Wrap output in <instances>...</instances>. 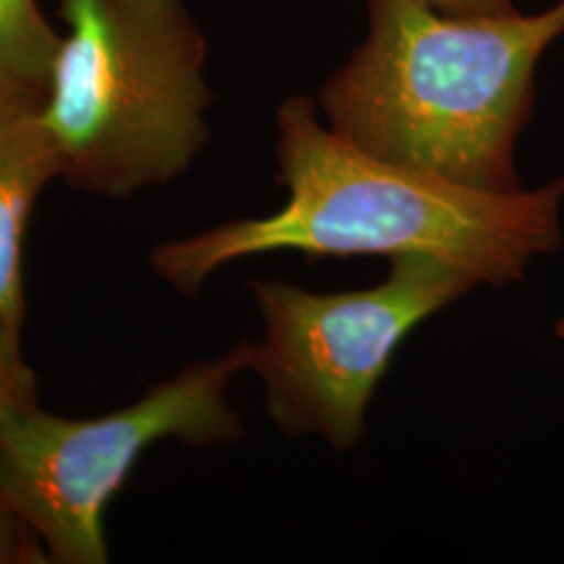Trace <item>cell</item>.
<instances>
[{"label": "cell", "mask_w": 564, "mask_h": 564, "mask_svg": "<svg viewBox=\"0 0 564 564\" xmlns=\"http://www.w3.org/2000/svg\"><path fill=\"white\" fill-rule=\"evenodd\" d=\"M276 121L281 209L153 251V272L184 295L226 263L282 249L316 260L426 256L506 286L561 245L564 176L535 191H479L366 153L321 123L307 97L282 102Z\"/></svg>", "instance_id": "1"}, {"label": "cell", "mask_w": 564, "mask_h": 564, "mask_svg": "<svg viewBox=\"0 0 564 564\" xmlns=\"http://www.w3.org/2000/svg\"><path fill=\"white\" fill-rule=\"evenodd\" d=\"M561 34L563 0L535 15L368 0L366 39L326 80L318 109L333 132L384 162L514 191L535 69Z\"/></svg>", "instance_id": "2"}, {"label": "cell", "mask_w": 564, "mask_h": 564, "mask_svg": "<svg viewBox=\"0 0 564 564\" xmlns=\"http://www.w3.org/2000/svg\"><path fill=\"white\" fill-rule=\"evenodd\" d=\"M42 120L74 188L123 199L184 174L209 139L207 42L184 0H61Z\"/></svg>", "instance_id": "3"}, {"label": "cell", "mask_w": 564, "mask_h": 564, "mask_svg": "<svg viewBox=\"0 0 564 564\" xmlns=\"http://www.w3.org/2000/svg\"><path fill=\"white\" fill-rule=\"evenodd\" d=\"M249 362L251 343L242 341L116 412L69 419L34 405L0 424V494L48 561L107 563L105 510L151 445L237 442L241 419L226 402V389Z\"/></svg>", "instance_id": "4"}, {"label": "cell", "mask_w": 564, "mask_h": 564, "mask_svg": "<svg viewBox=\"0 0 564 564\" xmlns=\"http://www.w3.org/2000/svg\"><path fill=\"white\" fill-rule=\"evenodd\" d=\"M473 286L458 268L426 256L391 260L389 279L362 291L253 282L263 337L251 343L249 368L262 377L270 419L284 433H318L337 449L354 447L402 343Z\"/></svg>", "instance_id": "5"}, {"label": "cell", "mask_w": 564, "mask_h": 564, "mask_svg": "<svg viewBox=\"0 0 564 564\" xmlns=\"http://www.w3.org/2000/svg\"><path fill=\"white\" fill-rule=\"evenodd\" d=\"M55 178L59 158L42 120V95L0 86V318L20 330L23 241L44 186Z\"/></svg>", "instance_id": "6"}, {"label": "cell", "mask_w": 564, "mask_h": 564, "mask_svg": "<svg viewBox=\"0 0 564 564\" xmlns=\"http://www.w3.org/2000/svg\"><path fill=\"white\" fill-rule=\"evenodd\" d=\"M59 44L39 0H0V86L42 95Z\"/></svg>", "instance_id": "7"}, {"label": "cell", "mask_w": 564, "mask_h": 564, "mask_svg": "<svg viewBox=\"0 0 564 564\" xmlns=\"http://www.w3.org/2000/svg\"><path fill=\"white\" fill-rule=\"evenodd\" d=\"M34 405L36 379L21 354L20 328L0 318V424Z\"/></svg>", "instance_id": "8"}, {"label": "cell", "mask_w": 564, "mask_h": 564, "mask_svg": "<svg viewBox=\"0 0 564 564\" xmlns=\"http://www.w3.org/2000/svg\"><path fill=\"white\" fill-rule=\"evenodd\" d=\"M39 538L0 494V564L46 563Z\"/></svg>", "instance_id": "9"}, {"label": "cell", "mask_w": 564, "mask_h": 564, "mask_svg": "<svg viewBox=\"0 0 564 564\" xmlns=\"http://www.w3.org/2000/svg\"><path fill=\"white\" fill-rule=\"evenodd\" d=\"M424 2L445 13H464V15H494V13L514 11L510 0H424Z\"/></svg>", "instance_id": "10"}, {"label": "cell", "mask_w": 564, "mask_h": 564, "mask_svg": "<svg viewBox=\"0 0 564 564\" xmlns=\"http://www.w3.org/2000/svg\"><path fill=\"white\" fill-rule=\"evenodd\" d=\"M556 335H558L561 339H564V316L556 323Z\"/></svg>", "instance_id": "11"}, {"label": "cell", "mask_w": 564, "mask_h": 564, "mask_svg": "<svg viewBox=\"0 0 564 564\" xmlns=\"http://www.w3.org/2000/svg\"><path fill=\"white\" fill-rule=\"evenodd\" d=\"M563 2H564V0H563Z\"/></svg>", "instance_id": "12"}]
</instances>
